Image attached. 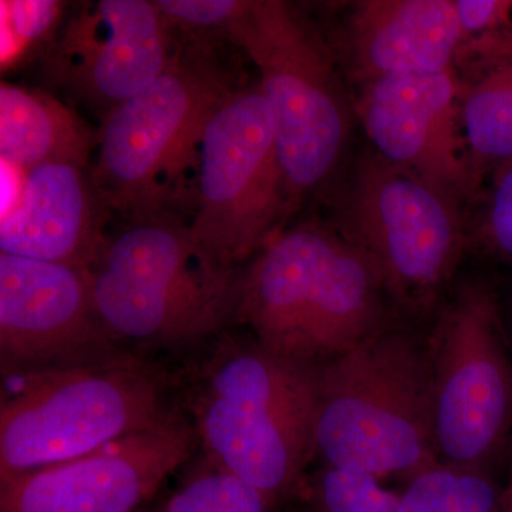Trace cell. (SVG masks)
I'll list each match as a JSON object with an SVG mask.
<instances>
[{
    "mask_svg": "<svg viewBox=\"0 0 512 512\" xmlns=\"http://www.w3.org/2000/svg\"><path fill=\"white\" fill-rule=\"evenodd\" d=\"M396 308L372 259L309 221L281 229L242 271L235 320L271 352L319 367L394 325Z\"/></svg>",
    "mask_w": 512,
    "mask_h": 512,
    "instance_id": "6da1fadb",
    "label": "cell"
},
{
    "mask_svg": "<svg viewBox=\"0 0 512 512\" xmlns=\"http://www.w3.org/2000/svg\"><path fill=\"white\" fill-rule=\"evenodd\" d=\"M315 454L379 481L439 461L426 343L394 323L319 366Z\"/></svg>",
    "mask_w": 512,
    "mask_h": 512,
    "instance_id": "7a4b0ae2",
    "label": "cell"
},
{
    "mask_svg": "<svg viewBox=\"0 0 512 512\" xmlns=\"http://www.w3.org/2000/svg\"><path fill=\"white\" fill-rule=\"evenodd\" d=\"M210 360L190 403L208 460L271 501L291 493L315 456L318 367L256 342Z\"/></svg>",
    "mask_w": 512,
    "mask_h": 512,
    "instance_id": "3957f363",
    "label": "cell"
},
{
    "mask_svg": "<svg viewBox=\"0 0 512 512\" xmlns=\"http://www.w3.org/2000/svg\"><path fill=\"white\" fill-rule=\"evenodd\" d=\"M90 271L94 305L119 340L184 346L235 319L242 271L208 258L174 212L127 218Z\"/></svg>",
    "mask_w": 512,
    "mask_h": 512,
    "instance_id": "277c9868",
    "label": "cell"
},
{
    "mask_svg": "<svg viewBox=\"0 0 512 512\" xmlns=\"http://www.w3.org/2000/svg\"><path fill=\"white\" fill-rule=\"evenodd\" d=\"M227 37L259 72L284 168L289 217L328 188L348 148L355 101L332 46L301 10L284 0H248Z\"/></svg>",
    "mask_w": 512,
    "mask_h": 512,
    "instance_id": "5b68a950",
    "label": "cell"
},
{
    "mask_svg": "<svg viewBox=\"0 0 512 512\" xmlns=\"http://www.w3.org/2000/svg\"><path fill=\"white\" fill-rule=\"evenodd\" d=\"M3 376L0 483L92 453L173 416L158 373L123 353Z\"/></svg>",
    "mask_w": 512,
    "mask_h": 512,
    "instance_id": "8992f818",
    "label": "cell"
},
{
    "mask_svg": "<svg viewBox=\"0 0 512 512\" xmlns=\"http://www.w3.org/2000/svg\"><path fill=\"white\" fill-rule=\"evenodd\" d=\"M232 92L200 52L174 53L150 86L104 114L90 178L109 210L167 211L174 174L197 165L204 128Z\"/></svg>",
    "mask_w": 512,
    "mask_h": 512,
    "instance_id": "52a82bcc",
    "label": "cell"
},
{
    "mask_svg": "<svg viewBox=\"0 0 512 512\" xmlns=\"http://www.w3.org/2000/svg\"><path fill=\"white\" fill-rule=\"evenodd\" d=\"M437 460L490 468L512 430V355L497 292L460 282L426 342Z\"/></svg>",
    "mask_w": 512,
    "mask_h": 512,
    "instance_id": "ba28073f",
    "label": "cell"
},
{
    "mask_svg": "<svg viewBox=\"0 0 512 512\" xmlns=\"http://www.w3.org/2000/svg\"><path fill=\"white\" fill-rule=\"evenodd\" d=\"M190 229L224 268L254 258L289 218L271 110L258 84L234 90L202 133Z\"/></svg>",
    "mask_w": 512,
    "mask_h": 512,
    "instance_id": "9c48e42d",
    "label": "cell"
},
{
    "mask_svg": "<svg viewBox=\"0 0 512 512\" xmlns=\"http://www.w3.org/2000/svg\"><path fill=\"white\" fill-rule=\"evenodd\" d=\"M460 211L446 192L366 151L336 228L372 259L397 308L417 312L436 303L460 265Z\"/></svg>",
    "mask_w": 512,
    "mask_h": 512,
    "instance_id": "30bf717a",
    "label": "cell"
},
{
    "mask_svg": "<svg viewBox=\"0 0 512 512\" xmlns=\"http://www.w3.org/2000/svg\"><path fill=\"white\" fill-rule=\"evenodd\" d=\"M89 269L0 254L2 372L87 365L119 355Z\"/></svg>",
    "mask_w": 512,
    "mask_h": 512,
    "instance_id": "8fae6325",
    "label": "cell"
},
{
    "mask_svg": "<svg viewBox=\"0 0 512 512\" xmlns=\"http://www.w3.org/2000/svg\"><path fill=\"white\" fill-rule=\"evenodd\" d=\"M194 427L171 416L150 429L0 483V512H136L190 458Z\"/></svg>",
    "mask_w": 512,
    "mask_h": 512,
    "instance_id": "7c38bea8",
    "label": "cell"
},
{
    "mask_svg": "<svg viewBox=\"0 0 512 512\" xmlns=\"http://www.w3.org/2000/svg\"><path fill=\"white\" fill-rule=\"evenodd\" d=\"M171 28L156 2L83 3L46 47V79L104 116L167 69L175 53Z\"/></svg>",
    "mask_w": 512,
    "mask_h": 512,
    "instance_id": "4fadbf2b",
    "label": "cell"
},
{
    "mask_svg": "<svg viewBox=\"0 0 512 512\" xmlns=\"http://www.w3.org/2000/svg\"><path fill=\"white\" fill-rule=\"evenodd\" d=\"M463 82L456 69L362 83L355 101L375 153L460 202L476 194L461 121Z\"/></svg>",
    "mask_w": 512,
    "mask_h": 512,
    "instance_id": "5bb4252c",
    "label": "cell"
},
{
    "mask_svg": "<svg viewBox=\"0 0 512 512\" xmlns=\"http://www.w3.org/2000/svg\"><path fill=\"white\" fill-rule=\"evenodd\" d=\"M110 212L90 168L39 165L25 171L18 204L2 215L0 254L92 269L109 241Z\"/></svg>",
    "mask_w": 512,
    "mask_h": 512,
    "instance_id": "9a60e30c",
    "label": "cell"
},
{
    "mask_svg": "<svg viewBox=\"0 0 512 512\" xmlns=\"http://www.w3.org/2000/svg\"><path fill=\"white\" fill-rule=\"evenodd\" d=\"M458 43L454 0H362L343 23L339 53L362 84L456 69Z\"/></svg>",
    "mask_w": 512,
    "mask_h": 512,
    "instance_id": "2e32d148",
    "label": "cell"
},
{
    "mask_svg": "<svg viewBox=\"0 0 512 512\" xmlns=\"http://www.w3.org/2000/svg\"><path fill=\"white\" fill-rule=\"evenodd\" d=\"M99 130L52 94L22 84H0V158L22 171L43 164L90 168Z\"/></svg>",
    "mask_w": 512,
    "mask_h": 512,
    "instance_id": "e0dca14e",
    "label": "cell"
},
{
    "mask_svg": "<svg viewBox=\"0 0 512 512\" xmlns=\"http://www.w3.org/2000/svg\"><path fill=\"white\" fill-rule=\"evenodd\" d=\"M461 121L478 174L512 164V57L460 76Z\"/></svg>",
    "mask_w": 512,
    "mask_h": 512,
    "instance_id": "ac0fdd59",
    "label": "cell"
},
{
    "mask_svg": "<svg viewBox=\"0 0 512 512\" xmlns=\"http://www.w3.org/2000/svg\"><path fill=\"white\" fill-rule=\"evenodd\" d=\"M404 481L400 512H503L504 488L490 468L436 461Z\"/></svg>",
    "mask_w": 512,
    "mask_h": 512,
    "instance_id": "d6986e66",
    "label": "cell"
},
{
    "mask_svg": "<svg viewBox=\"0 0 512 512\" xmlns=\"http://www.w3.org/2000/svg\"><path fill=\"white\" fill-rule=\"evenodd\" d=\"M460 76L512 57V0H454Z\"/></svg>",
    "mask_w": 512,
    "mask_h": 512,
    "instance_id": "ffe728a7",
    "label": "cell"
},
{
    "mask_svg": "<svg viewBox=\"0 0 512 512\" xmlns=\"http://www.w3.org/2000/svg\"><path fill=\"white\" fill-rule=\"evenodd\" d=\"M272 501L261 491L208 460L185 481L161 512H269Z\"/></svg>",
    "mask_w": 512,
    "mask_h": 512,
    "instance_id": "44dd1931",
    "label": "cell"
},
{
    "mask_svg": "<svg viewBox=\"0 0 512 512\" xmlns=\"http://www.w3.org/2000/svg\"><path fill=\"white\" fill-rule=\"evenodd\" d=\"M312 490L319 512H400L396 493L365 474L323 467Z\"/></svg>",
    "mask_w": 512,
    "mask_h": 512,
    "instance_id": "7402d4cb",
    "label": "cell"
},
{
    "mask_svg": "<svg viewBox=\"0 0 512 512\" xmlns=\"http://www.w3.org/2000/svg\"><path fill=\"white\" fill-rule=\"evenodd\" d=\"M2 66L15 64L20 53L39 45L59 19L57 2L2 3Z\"/></svg>",
    "mask_w": 512,
    "mask_h": 512,
    "instance_id": "603a6c76",
    "label": "cell"
},
{
    "mask_svg": "<svg viewBox=\"0 0 512 512\" xmlns=\"http://www.w3.org/2000/svg\"><path fill=\"white\" fill-rule=\"evenodd\" d=\"M477 238L488 254L512 264V164L495 173Z\"/></svg>",
    "mask_w": 512,
    "mask_h": 512,
    "instance_id": "cb8c5ba5",
    "label": "cell"
},
{
    "mask_svg": "<svg viewBox=\"0 0 512 512\" xmlns=\"http://www.w3.org/2000/svg\"><path fill=\"white\" fill-rule=\"evenodd\" d=\"M248 0H157V6L171 26L185 29H220L238 18Z\"/></svg>",
    "mask_w": 512,
    "mask_h": 512,
    "instance_id": "d4e9b609",
    "label": "cell"
},
{
    "mask_svg": "<svg viewBox=\"0 0 512 512\" xmlns=\"http://www.w3.org/2000/svg\"><path fill=\"white\" fill-rule=\"evenodd\" d=\"M503 512H512V474L508 487L504 488V508Z\"/></svg>",
    "mask_w": 512,
    "mask_h": 512,
    "instance_id": "484cf974",
    "label": "cell"
},
{
    "mask_svg": "<svg viewBox=\"0 0 512 512\" xmlns=\"http://www.w3.org/2000/svg\"><path fill=\"white\" fill-rule=\"evenodd\" d=\"M510 313H512V311H511ZM510 325H511V332H512V316H511V322H510Z\"/></svg>",
    "mask_w": 512,
    "mask_h": 512,
    "instance_id": "4316f807",
    "label": "cell"
},
{
    "mask_svg": "<svg viewBox=\"0 0 512 512\" xmlns=\"http://www.w3.org/2000/svg\"><path fill=\"white\" fill-rule=\"evenodd\" d=\"M315 512H319V511H315Z\"/></svg>",
    "mask_w": 512,
    "mask_h": 512,
    "instance_id": "83f0119b",
    "label": "cell"
}]
</instances>
